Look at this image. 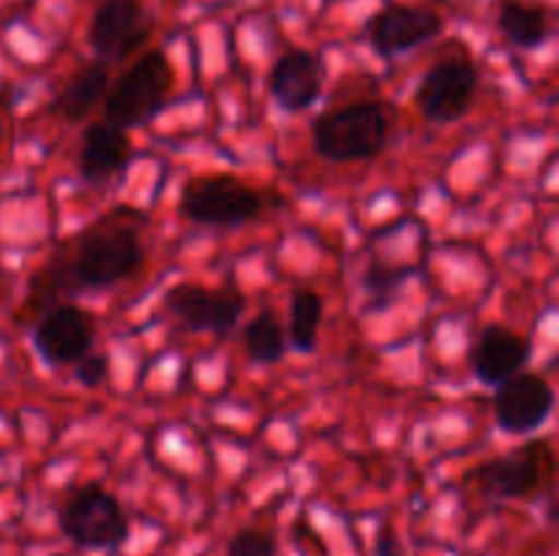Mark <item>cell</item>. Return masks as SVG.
I'll return each mask as SVG.
<instances>
[{"label":"cell","instance_id":"6da1fadb","mask_svg":"<svg viewBox=\"0 0 559 556\" xmlns=\"http://www.w3.org/2000/svg\"><path fill=\"white\" fill-rule=\"evenodd\" d=\"M136 223L142 213L134 207H112L104 218L82 229L60 254H55L27 283L20 325L36 319L60 300L82 292H102L134 276L145 262Z\"/></svg>","mask_w":559,"mask_h":556},{"label":"cell","instance_id":"7a4b0ae2","mask_svg":"<svg viewBox=\"0 0 559 556\" xmlns=\"http://www.w3.org/2000/svg\"><path fill=\"white\" fill-rule=\"evenodd\" d=\"M317 156L333 164L371 161L391 142V114L380 101H353L322 112L311 123Z\"/></svg>","mask_w":559,"mask_h":556},{"label":"cell","instance_id":"3957f363","mask_svg":"<svg viewBox=\"0 0 559 556\" xmlns=\"http://www.w3.org/2000/svg\"><path fill=\"white\" fill-rule=\"evenodd\" d=\"M175 90V65L162 49L140 55L104 98V120L123 131L147 125L164 112Z\"/></svg>","mask_w":559,"mask_h":556},{"label":"cell","instance_id":"277c9868","mask_svg":"<svg viewBox=\"0 0 559 556\" xmlns=\"http://www.w3.org/2000/svg\"><path fill=\"white\" fill-rule=\"evenodd\" d=\"M60 534L80 551L115 554L131 537V521L126 507L107 485L82 483L71 491L58 510Z\"/></svg>","mask_w":559,"mask_h":556},{"label":"cell","instance_id":"5b68a950","mask_svg":"<svg viewBox=\"0 0 559 556\" xmlns=\"http://www.w3.org/2000/svg\"><path fill=\"white\" fill-rule=\"evenodd\" d=\"M267 210V196L235 174H194L183 183L178 213L191 223L213 229H238Z\"/></svg>","mask_w":559,"mask_h":556},{"label":"cell","instance_id":"8992f818","mask_svg":"<svg viewBox=\"0 0 559 556\" xmlns=\"http://www.w3.org/2000/svg\"><path fill=\"white\" fill-rule=\"evenodd\" d=\"M557 458L551 439L538 436L527 445L508 450L506 456H497L475 467L467 474L480 496L495 501H516L533 499L535 494L546 491L555 480Z\"/></svg>","mask_w":559,"mask_h":556},{"label":"cell","instance_id":"52a82bcc","mask_svg":"<svg viewBox=\"0 0 559 556\" xmlns=\"http://www.w3.org/2000/svg\"><path fill=\"white\" fill-rule=\"evenodd\" d=\"M478 85L480 71L473 60L442 58L420 76L415 87V107L435 125L459 123L473 109Z\"/></svg>","mask_w":559,"mask_h":556},{"label":"cell","instance_id":"ba28073f","mask_svg":"<svg viewBox=\"0 0 559 556\" xmlns=\"http://www.w3.org/2000/svg\"><path fill=\"white\" fill-rule=\"evenodd\" d=\"M164 309L191 333L227 336L238 327L246 311V298L235 283L205 287V283L180 281L164 294Z\"/></svg>","mask_w":559,"mask_h":556},{"label":"cell","instance_id":"9c48e42d","mask_svg":"<svg viewBox=\"0 0 559 556\" xmlns=\"http://www.w3.org/2000/svg\"><path fill=\"white\" fill-rule=\"evenodd\" d=\"M442 31H445V22L435 9L407 3L382 5L364 25L369 47L385 60L402 58V55L435 41L442 36Z\"/></svg>","mask_w":559,"mask_h":556},{"label":"cell","instance_id":"30bf717a","mask_svg":"<svg viewBox=\"0 0 559 556\" xmlns=\"http://www.w3.org/2000/svg\"><path fill=\"white\" fill-rule=\"evenodd\" d=\"M153 22L140 0H102L87 25V44L96 60L120 63L145 47Z\"/></svg>","mask_w":559,"mask_h":556},{"label":"cell","instance_id":"8fae6325","mask_svg":"<svg viewBox=\"0 0 559 556\" xmlns=\"http://www.w3.org/2000/svg\"><path fill=\"white\" fill-rule=\"evenodd\" d=\"M93 338L96 319L91 311L76 303H58L36 319L33 347L49 368H66L91 352Z\"/></svg>","mask_w":559,"mask_h":556},{"label":"cell","instance_id":"7c38bea8","mask_svg":"<svg viewBox=\"0 0 559 556\" xmlns=\"http://www.w3.org/2000/svg\"><path fill=\"white\" fill-rule=\"evenodd\" d=\"M555 403L557 396L549 379L530 371H522L497 385L495 398H491L497 425L513 436H530L544 428L555 412Z\"/></svg>","mask_w":559,"mask_h":556},{"label":"cell","instance_id":"4fadbf2b","mask_svg":"<svg viewBox=\"0 0 559 556\" xmlns=\"http://www.w3.org/2000/svg\"><path fill=\"white\" fill-rule=\"evenodd\" d=\"M325 87V63L311 49H287L267 71L273 104L289 114L314 107Z\"/></svg>","mask_w":559,"mask_h":556},{"label":"cell","instance_id":"5bb4252c","mask_svg":"<svg viewBox=\"0 0 559 556\" xmlns=\"http://www.w3.org/2000/svg\"><path fill=\"white\" fill-rule=\"evenodd\" d=\"M533 358V341L506 325H489L480 330L469 352V371L486 387L502 385L511 376L522 374Z\"/></svg>","mask_w":559,"mask_h":556},{"label":"cell","instance_id":"9a60e30c","mask_svg":"<svg viewBox=\"0 0 559 556\" xmlns=\"http://www.w3.org/2000/svg\"><path fill=\"white\" fill-rule=\"evenodd\" d=\"M131 161V136L129 131L118 129V125L107 123V120H96L85 129L80 145V178L85 183H107L115 174L123 172Z\"/></svg>","mask_w":559,"mask_h":556},{"label":"cell","instance_id":"2e32d148","mask_svg":"<svg viewBox=\"0 0 559 556\" xmlns=\"http://www.w3.org/2000/svg\"><path fill=\"white\" fill-rule=\"evenodd\" d=\"M109 85H112L109 63H104V60H91V63L80 65V69L63 82L58 98H55V112H58L66 123H82L93 109L102 107L104 98H107Z\"/></svg>","mask_w":559,"mask_h":556},{"label":"cell","instance_id":"e0dca14e","mask_svg":"<svg viewBox=\"0 0 559 556\" xmlns=\"http://www.w3.org/2000/svg\"><path fill=\"white\" fill-rule=\"evenodd\" d=\"M497 31L519 49H540L551 38V14L533 0H497Z\"/></svg>","mask_w":559,"mask_h":556},{"label":"cell","instance_id":"ac0fdd59","mask_svg":"<svg viewBox=\"0 0 559 556\" xmlns=\"http://www.w3.org/2000/svg\"><path fill=\"white\" fill-rule=\"evenodd\" d=\"M322 314L325 303L314 289H295L289 298V319H287V347L298 354H311L317 349L320 338Z\"/></svg>","mask_w":559,"mask_h":556},{"label":"cell","instance_id":"d6986e66","mask_svg":"<svg viewBox=\"0 0 559 556\" xmlns=\"http://www.w3.org/2000/svg\"><path fill=\"white\" fill-rule=\"evenodd\" d=\"M246 358L254 365H276L287 354V330L278 319L276 311L265 309L254 314V319L246 322L243 330Z\"/></svg>","mask_w":559,"mask_h":556},{"label":"cell","instance_id":"ffe728a7","mask_svg":"<svg viewBox=\"0 0 559 556\" xmlns=\"http://www.w3.org/2000/svg\"><path fill=\"white\" fill-rule=\"evenodd\" d=\"M413 270L407 265H388V262H369L360 273V292H364V314H380L391 309L402 294L404 283Z\"/></svg>","mask_w":559,"mask_h":556},{"label":"cell","instance_id":"44dd1931","mask_svg":"<svg viewBox=\"0 0 559 556\" xmlns=\"http://www.w3.org/2000/svg\"><path fill=\"white\" fill-rule=\"evenodd\" d=\"M224 556H278V543L265 529L246 527L229 537Z\"/></svg>","mask_w":559,"mask_h":556},{"label":"cell","instance_id":"7402d4cb","mask_svg":"<svg viewBox=\"0 0 559 556\" xmlns=\"http://www.w3.org/2000/svg\"><path fill=\"white\" fill-rule=\"evenodd\" d=\"M109 371H112V360L107 352H87L74 363V379L87 390H96L109 379Z\"/></svg>","mask_w":559,"mask_h":556},{"label":"cell","instance_id":"603a6c76","mask_svg":"<svg viewBox=\"0 0 559 556\" xmlns=\"http://www.w3.org/2000/svg\"><path fill=\"white\" fill-rule=\"evenodd\" d=\"M374 556H404L402 540L391 523H382L374 537Z\"/></svg>","mask_w":559,"mask_h":556},{"label":"cell","instance_id":"cb8c5ba5","mask_svg":"<svg viewBox=\"0 0 559 556\" xmlns=\"http://www.w3.org/2000/svg\"><path fill=\"white\" fill-rule=\"evenodd\" d=\"M3 292H5V276L0 273V298H3Z\"/></svg>","mask_w":559,"mask_h":556}]
</instances>
